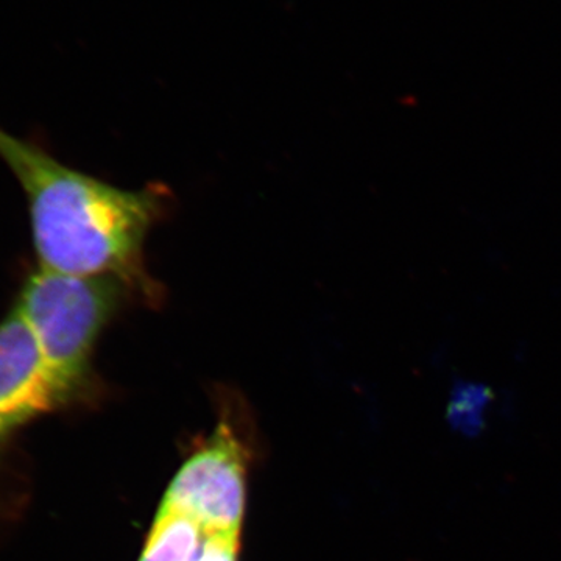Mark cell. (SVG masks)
<instances>
[{
	"instance_id": "6da1fadb",
	"label": "cell",
	"mask_w": 561,
	"mask_h": 561,
	"mask_svg": "<svg viewBox=\"0 0 561 561\" xmlns=\"http://www.w3.org/2000/svg\"><path fill=\"white\" fill-rule=\"evenodd\" d=\"M0 160L27 195L39 268L73 276L113 275L151 291L142 271V249L164 213L162 187L110 186L3 128Z\"/></svg>"
},
{
	"instance_id": "7a4b0ae2",
	"label": "cell",
	"mask_w": 561,
	"mask_h": 561,
	"mask_svg": "<svg viewBox=\"0 0 561 561\" xmlns=\"http://www.w3.org/2000/svg\"><path fill=\"white\" fill-rule=\"evenodd\" d=\"M128 287L113 275L73 276L43 268L25 280L18 311L70 400L90 383L95 345Z\"/></svg>"
},
{
	"instance_id": "3957f363",
	"label": "cell",
	"mask_w": 561,
	"mask_h": 561,
	"mask_svg": "<svg viewBox=\"0 0 561 561\" xmlns=\"http://www.w3.org/2000/svg\"><path fill=\"white\" fill-rule=\"evenodd\" d=\"M249 456L221 421L201 448L187 457L169 483L161 508L183 513L209 531L239 534L247 502Z\"/></svg>"
},
{
	"instance_id": "277c9868",
	"label": "cell",
	"mask_w": 561,
	"mask_h": 561,
	"mask_svg": "<svg viewBox=\"0 0 561 561\" xmlns=\"http://www.w3.org/2000/svg\"><path fill=\"white\" fill-rule=\"evenodd\" d=\"M72 401L51 375L21 312L0 321V438Z\"/></svg>"
},
{
	"instance_id": "5b68a950",
	"label": "cell",
	"mask_w": 561,
	"mask_h": 561,
	"mask_svg": "<svg viewBox=\"0 0 561 561\" xmlns=\"http://www.w3.org/2000/svg\"><path fill=\"white\" fill-rule=\"evenodd\" d=\"M205 534L190 516L160 508L138 561H194Z\"/></svg>"
},
{
	"instance_id": "8992f818",
	"label": "cell",
	"mask_w": 561,
	"mask_h": 561,
	"mask_svg": "<svg viewBox=\"0 0 561 561\" xmlns=\"http://www.w3.org/2000/svg\"><path fill=\"white\" fill-rule=\"evenodd\" d=\"M491 401L489 387L472 381L454 383L449 393L448 423L465 437H478L485 427Z\"/></svg>"
},
{
	"instance_id": "52a82bcc",
	"label": "cell",
	"mask_w": 561,
	"mask_h": 561,
	"mask_svg": "<svg viewBox=\"0 0 561 561\" xmlns=\"http://www.w3.org/2000/svg\"><path fill=\"white\" fill-rule=\"evenodd\" d=\"M194 561H239V534L206 530Z\"/></svg>"
}]
</instances>
